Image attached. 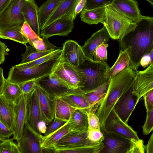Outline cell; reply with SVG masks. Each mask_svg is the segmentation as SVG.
Wrapping results in <instances>:
<instances>
[{
    "label": "cell",
    "mask_w": 153,
    "mask_h": 153,
    "mask_svg": "<svg viewBox=\"0 0 153 153\" xmlns=\"http://www.w3.org/2000/svg\"><path fill=\"white\" fill-rule=\"evenodd\" d=\"M135 22V29L118 41L121 50L126 51L130 65L136 71L142 58L153 50V18L149 16Z\"/></svg>",
    "instance_id": "obj_1"
},
{
    "label": "cell",
    "mask_w": 153,
    "mask_h": 153,
    "mask_svg": "<svg viewBox=\"0 0 153 153\" xmlns=\"http://www.w3.org/2000/svg\"><path fill=\"white\" fill-rule=\"evenodd\" d=\"M135 74V71L129 65L110 79L106 94L96 112L102 132L106 119L116 102L132 86Z\"/></svg>",
    "instance_id": "obj_2"
},
{
    "label": "cell",
    "mask_w": 153,
    "mask_h": 153,
    "mask_svg": "<svg viewBox=\"0 0 153 153\" xmlns=\"http://www.w3.org/2000/svg\"><path fill=\"white\" fill-rule=\"evenodd\" d=\"M110 68L106 62L86 60L78 67L82 77L79 88L85 93L105 83L109 79L105 75Z\"/></svg>",
    "instance_id": "obj_3"
},
{
    "label": "cell",
    "mask_w": 153,
    "mask_h": 153,
    "mask_svg": "<svg viewBox=\"0 0 153 153\" xmlns=\"http://www.w3.org/2000/svg\"><path fill=\"white\" fill-rule=\"evenodd\" d=\"M105 19L103 25L110 38L119 40L134 30L137 25L118 12L111 5L105 7Z\"/></svg>",
    "instance_id": "obj_4"
},
{
    "label": "cell",
    "mask_w": 153,
    "mask_h": 153,
    "mask_svg": "<svg viewBox=\"0 0 153 153\" xmlns=\"http://www.w3.org/2000/svg\"><path fill=\"white\" fill-rule=\"evenodd\" d=\"M51 73L60 79L70 90L80 87L82 77L78 67L64 59L61 54Z\"/></svg>",
    "instance_id": "obj_5"
},
{
    "label": "cell",
    "mask_w": 153,
    "mask_h": 153,
    "mask_svg": "<svg viewBox=\"0 0 153 153\" xmlns=\"http://www.w3.org/2000/svg\"><path fill=\"white\" fill-rule=\"evenodd\" d=\"M115 134L128 139L133 143L142 140L139 137L137 132L128 124L125 123L117 115L114 108L105 121L102 132Z\"/></svg>",
    "instance_id": "obj_6"
},
{
    "label": "cell",
    "mask_w": 153,
    "mask_h": 153,
    "mask_svg": "<svg viewBox=\"0 0 153 153\" xmlns=\"http://www.w3.org/2000/svg\"><path fill=\"white\" fill-rule=\"evenodd\" d=\"M25 0H12L0 14V31L7 28L22 27L25 22L21 12Z\"/></svg>",
    "instance_id": "obj_7"
},
{
    "label": "cell",
    "mask_w": 153,
    "mask_h": 153,
    "mask_svg": "<svg viewBox=\"0 0 153 153\" xmlns=\"http://www.w3.org/2000/svg\"><path fill=\"white\" fill-rule=\"evenodd\" d=\"M43 136L33 130L25 123L20 138L16 140L20 153H43L41 144Z\"/></svg>",
    "instance_id": "obj_8"
},
{
    "label": "cell",
    "mask_w": 153,
    "mask_h": 153,
    "mask_svg": "<svg viewBox=\"0 0 153 153\" xmlns=\"http://www.w3.org/2000/svg\"><path fill=\"white\" fill-rule=\"evenodd\" d=\"M26 123L34 131L40 134L38 129L39 123L45 121L40 107L39 98L35 88L29 94H27L26 100Z\"/></svg>",
    "instance_id": "obj_9"
},
{
    "label": "cell",
    "mask_w": 153,
    "mask_h": 153,
    "mask_svg": "<svg viewBox=\"0 0 153 153\" xmlns=\"http://www.w3.org/2000/svg\"><path fill=\"white\" fill-rule=\"evenodd\" d=\"M135 71L132 93L139 101L144 95L153 89V63L143 71Z\"/></svg>",
    "instance_id": "obj_10"
},
{
    "label": "cell",
    "mask_w": 153,
    "mask_h": 153,
    "mask_svg": "<svg viewBox=\"0 0 153 153\" xmlns=\"http://www.w3.org/2000/svg\"><path fill=\"white\" fill-rule=\"evenodd\" d=\"M104 147L100 153H130L133 142L115 134L103 132Z\"/></svg>",
    "instance_id": "obj_11"
},
{
    "label": "cell",
    "mask_w": 153,
    "mask_h": 153,
    "mask_svg": "<svg viewBox=\"0 0 153 153\" xmlns=\"http://www.w3.org/2000/svg\"><path fill=\"white\" fill-rule=\"evenodd\" d=\"M74 20L72 14L66 15L41 30V36L49 38L54 36H68L74 28Z\"/></svg>",
    "instance_id": "obj_12"
},
{
    "label": "cell",
    "mask_w": 153,
    "mask_h": 153,
    "mask_svg": "<svg viewBox=\"0 0 153 153\" xmlns=\"http://www.w3.org/2000/svg\"><path fill=\"white\" fill-rule=\"evenodd\" d=\"M132 87L118 100L114 107L117 115L125 123L139 102L137 97L132 93Z\"/></svg>",
    "instance_id": "obj_13"
},
{
    "label": "cell",
    "mask_w": 153,
    "mask_h": 153,
    "mask_svg": "<svg viewBox=\"0 0 153 153\" xmlns=\"http://www.w3.org/2000/svg\"><path fill=\"white\" fill-rule=\"evenodd\" d=\"M36 82L53 99L70 90L60 79L52 73Z\"/></svg>",
    "instance_id": "obj_14"
},
{
    "label": "cell",
    "mask_w": 153,
    "mask_h": 153,
    "mask_svg": "<svg viewBox=\"0 0 153 153\" xmlns=\"http://www.w3.org/2000/svg\"><path fill=\"white\" fill-rule=\"evenodd\" d=\"M61 55L64 59L77 67L90 59L84 55L81 46L72 40H67L63 44Z\"/></svg>",
    "instance_id": "obj_15"
},
{
    "label": "cell",
    "mask_w": 153,
    "mask_h": 153,
    "mask_svg": "<svg viewBox=\"0 0 153 153\" xmlns=\"http://www.w3.org/2000/svg\"><path fill=\"white\" fill-rule=\"evenodd\" d=\"M110 5L118 12L134 22L149 17L142 15L138 2L135 0H114Z\"/></svg>",
    "instance_id": "obj_16"
},
{
    "label": "cell",
    "mask_w": 153,
    "mask_h": 153,
    "mask_svg": "<svg viewBox=\"0 0 153 153\" xmlns=\"http://www.w3.org/2000/svg\"><path fill=\"white\" fill-rule=\"evenodd\" d=\"M85 93L79 88L71 90L60 95L58 97L76 109L82 110L87 113L92 108L87 100Z\"/></svg>",
    "instance_id": "obj_17"
},
{
    "label": "cell",
    "mask_w": 153,
    "mask_h": 153,
    "mask_svg": "<svg viewBox=\"0 0 153 153\" xmlns=\"http://www.w3.org/2000/svg\"><path fill=\"white\" fill-rule=\"evenodd\" d=\"M110 38L109 34L104 26L100 30L93 34L81 46L85 56L90 60H94V52L97 48L103 43H107Z\"/></svg>",
    "instance_id": "obj_18"
},
{
    "label": "cell",
    "mask_w": 153,
    "mask_h": 153,
    "mask_svg": "<svg viewBox=\"0 0 153 153\" xmlns=\"http://www.w3.org/2000/svg\"><path fill=\"white\" fill-rule=\"evenodd\" d=\"M38 9L34 0H25L21 7V12L25 21L39 37L42 38L39 20Z\"/></svg>",
    "instance_id": "obj_19"
},
{
    "label": "cell",
    "mask_w": 153,
    "mask_h": 153,
    "mask_svg": "<svg viewBox=\"0 0 153 153\" xmlns=\"http://www.w3.org/2000/svg\"><path fill=\"white\" fill-rule=\"evenodd\" d=\"M88 131L82 132L70 131L55 144L53 150L58 148L97 144L92 142L88 139Z\"/></svg>",
    "instance_id": "obj_20"
},
{
    "label": "cell",
    "mask_w": 153,
    "mask_h": 153,
    "mask_svg": "<svg viewBox=\"0 0 153 153\" xmlns=\"http://www.w3.org/2000/svg\"><path fill=\"white\" fill-rule=\"evenodd\" d=\"M35 88L42 114L48 125L54 118L55 99L51 98L36 82Z\"/></svg>",
    "instance_id": "obj_21"
},
{
    "label": "cell",
    "mask_w": 153,
    "mask_h": 153,
    "mask_svg": "<svg viewBox=\"0 0 153 153\" xmlns=\"http://www.w3.org/2000/svg\"><path fill=\"white\" fill-rule=\"evenodd\" d=\"M79 0H62L40 27V30L66 15L72 14L73 18L74 11Z\"/></svg>",
    "instance_id": "obj_22"
},
{
    "label": "cell",
    "mask_w": 153,
    "mask_h": 153,
    "mask_svg": "<svg viewBox=\"0 0 153 153\" xmlns=\"http://www.w3.org/2000/svg\"><path fill=\"white\" fill-rule=\"evenodd\" d=\"M15 105L0 95V120L13 132L15 128Z\"/></svg>",
    "instance_id": "obj_23"
},
{
    "label": "cell",
    "mask_w": 153,
    "mask_h": 153,
    "mask_svg": "<svg viewBox=\"0 0 153 153\" xmlns=\"http://www.w3.org/2000/svg\"><path fill=\"white\" fill-rule=\"evenodd\" d=\"M27 94H22L15 107V128L13 138L16 140L22 135L26 121V100Z\"/></svg>",
    "instance_id": "obj_24"
},
{
    "label": "cell",
    "mask_w": 153,
    "mask_h": 153,
    "mask_svg": "<svg viewBox=\"0 0 153 153\" xmlns=\"http://www.w3.org/2000/svg\"><path fill=\"white\" fill-rule=\"evenodd\" d=\"M70 130L68 121L64 125L48 136L43 135L41 144L44 152L51 153L55 144Z\"/></svg>",
    "instance_id": "obj_25"
},
{
    "label": "cell",
    "mask_w": 153,
    "mask_h": 153,
    "mask_svg": "<svg viewBox=\"0 0 153 153\" xmlns=\"http://www.w3.org/2000/svg\"><path fill=\"white\" fill-rule=\"evenodd\" d=\"M105 16V7H102L91 9L84 8L80 13V17L81 21L89 25L101 23L104 25Z\"/></svg>",
    "instance_id": "obj_26"
},
{
    "label": "cell",
    "mask_w": 153,
    "mask_h": 153,
    "mask_svg": "<svg viewBox=\"0 0 153 153\" xmlns=\"http://www.w3.org/2000/svg\"><path fill=\"white\" fill-rule=\"evenodd\" d=\"M87 114L79 109H76L72 113L68 120L70 131L82 132L88 130Z\"/></svg>",
    "instance_id": "obj_27"
},
{
    "label": "cell",
    "mask_w": 153,
    "mask_h": 153,
    "mask_svg": "<svg viewBox=\"0 0 153 153\" xmlns=\"http://www.w3.org/2000/svg\"><path fill=\"white\" fill-rule=\"evenodd\" d=\"M104 147V144L102 142L97 144L56 148L52 150V153H100Z\"/></svg>",
    "instance_id": "obj_28"
},
{
    "label": "cell",
    "mask_w": 153,
    "mask_h": 153,
    "mask_svg": "<svg viewBox=\"0 0 153 153\" xmlns=\"http://www.w3.org/2000/svg\"><path fill=\"white\" fill-rule=\"evenodd\" d=\"M110 82L109 79L104 84L88 92L85 96L91 105L92 111L96 112L98 106L105 95Z\"/></svg>",
    "instance_id": "obj_29"
},
{
    "label": "cell",
    "mask_w": 153,
    "mask_h": 153,
    "mask_svg": "<svg viewBox=\"0 0 153 153\" xmlns=\"http://www.w3.org/2000/svg\"><path fill=\"white\" fill-rule=\"evenodd\" d=\"M130 64V58L126 50H120L116 61L107 70L106 77L108 79L113 78Z\"/></svg>",
    "instance_id": "obj_30"
},
{
    "label": "cell",
    "mask_w": 153,
    "mask_h": 153,
    "mask_svg": "<svg viewBox=\"0 0 153 153\" xmlns=\"http://www.w3.org/2000/svg\"><path fill=\"white\" fill-rule=\"evenodd\" d=\"M22 94L19 85L10 82L5 79L2 95L6 99L16 105Z\"/></svg>",
    "instance_id": "obj_31"
},
{
    "label": "cell",
    "mask_w": 153,
    "mask_h": 153,
    "mask_svg": "<svg viewBox=\"0 0 153 153\" xmlns=\"http://www.w3.org/2000/svg\"><path fill=\"white\" fill-rule=\"evenodd\" d=\"M76 109L58 97L55 99L54 118L68 121Z\"/></svg>",
    "instance_id": "obj_32"
},
{
    "label": "cell",
    "mask_w": 153,
    "mask_h": 153,
    "mask_svg": "<svg viewBox=\"0 0 153 153\" xmlns=\"http://www.w3.org/2000/svg\"><path fill=\"white\" fill-rule=\"evenodd\" d=\"M21 28L16 27L6 28L0 31V38L12 40L25 45L28 41L22 33Z\"/></svg>",
    "instance_id": "obj_33"
},
{
    "label": "cell",
    "mask_w": 153,
    "mask_h": 153,
    "mask_svg": "<svg viewBox=\"0 0 153 153\" xmlns=\"http://www.w3.org/2000/svg\"><path fill=\"white\" fill-rule=\"evenodd\" d=\"M62 0H47L38 9L40 27Z\"/></svg>",
    "instance_id": "obj_34"
},
{
    "label": "cell",
    "mask_w": 153,
    "mask_h": 153,
    "mask_svg": "<svg viewBox=\"0 0 153 153\" xmlns=\"http://www.w3.org/2000/svg\"><path fill=\"white\" fill-rule=\"evenodd\" d=\"M62 49H59L44 56L32 61L24 64H19L16 65L23 68H31L41 65L45 63L54 60L59 58L60 56Z\"/></svg>",
    "instance_id": "obj_35"
},
{
    "label": "cell",
    "mask_w": 153,
    "mask_h": 153,
    "mask_svg": "<svg viewBox=\"0 0 153 153\" xmlns=\"http://www.w3.org/2000/svg\"><path fill=\"white\" fill-rule=\"evenodd\" d=\"M25 46L26 51L25 53L22 55V62L20 63L21 64L32 61L53 51H40L31 45L27 46L26 45Z\"/></svg>",
    "instance_id": "obj_36"
},
{
    "label": "cell",
    "mask_w": 153,
    "mask_h": 153,
    "mask_svg": "<svg viewBox=\"0 0 153 153\" xmlns=\"http://www.w3.org/2000/svg\"><path fill=\"white\" fill-rule=\"evenodd\" d=\"M33 45L37 50L42 52L54 51L62 49V47H57L53 45L49 42L48 38H45L35 40L33 42Z\"/></svg>",
    "instance_id": "obj_37"
},
{
    "label": "cell",
    "mask_w": 153,
    "mask_h": 153,
    "mask_svg": "<svg viewBox=\"0 0 153 153\" xmlns=\"http://www.w3.org/2000/svg\"><path fill=\"white\" fill-rule=\"evenodd\" d=\"M21 31L22 34L27 39L30 45L32 46L33 42L34 41L42 38L39 37L36 34L25 21L21 27Z\"/></svg>",
    "instance_id": "obj_38"
},
{
    "label": "cell",
    "mask_w": 153,
    "mask_h": 153,
    "mask_svg": "<svg viewBox=\"0 0 153 153\" xmlns=\"http://www.w3.org/2000/svg\"><path fill=\"white\" fill-rule=\"evenodd\" d=\"M13 138L4 140L1 145V153H20Z\"/></svg>",
    "instance_id": "obj_39"
},
{
    "label": "cell",
    "mask_w": 153,
    "mask_h": 153,
    "mask_svg": "<svg viewBox=\"0 0 153 153\" xmlns=\"http://www.w3.org/2000/svg\"><path fill=\"white\" fill-rule=\"evenodd\" d=\"M108 44L103 43L96 49L94 54V60L97 62H106L107 59Z\"/></svg>",
    "instance_id": "obj_40"
},
{
    "label": "cell",
    "mask_w": 153,
    "mask_h": 153,
    "mask_svg": "<svg viewBox=\"0 0 153 153\" xmlns=\"http://www.w3.org/2000/svg\"><path fill=\"white\" fill-rule=\"evenodd\" d=\"M146 117L144 125L143 126V133L144 135L149 134L153 130V108L146 109Z\"/></svg>",
    "instance_id": "obj_41"
},
{
    "label": "cell",
    "mask_w": 153,
    "mask_h": 153,
    "mask_svg": "<svg viewBox=\"0 0 153 153\" xmlns=\"http://www.w3.org/2000/svg\"><path fill=\"white\" fill-rule=\"evenodd\" d=\"M68 121L54 118L47 126L46 130L44 136H46L53 133L64 125Z\"/></svg>",
    "instance_id": "obj_42"
},
{
    "label": "cell",
    "mask_w": 153,
    "mask_h": 153,
    "mask_svg": "<svg viewBox=\"0 0 153 153\" xmlns=\"http://www.w3.org/2000/svg\"><path fill=\"white\" fill-rule=\"evenodd\" d=\"M88 127V130L94 129L101 130L99 119L96 112L91 111L87 114Z\"/></svg>",
    "instance_id": "obj_43"
},
{
    "label": "cell",
    "mask_w": 153,
    "mask_h": 153,
    "mask_svg": "<svg viewBox=\"0 0 153 153\" xmlns=\"http://www.w3.org/2000/svg\"><path fill=\"white\" fill-rule=\"evenodd\" d=\"M114 0H86L84 8L91 9L110 5Z\"/></svg>",
    "instance_id": "obj_44"
},
{
    "label": "cell",
    "mask_w": 153,
    "mask_h": 153,
    "mask_svg": "<svg viewBox=\"0 0 153 153\" xmlns=\"http://www.w3.org/2000/svg\"><path fill=\"white\" fill-rule=\"evenodd\" d=\"M88 138L91 142L96 144L102 142L104 139L103 134L101 131L94 129L88 130Z\"/></svg>",
    "instance_id": "obj_45"
},
{
    "label": "cell",
    "mask_w": 153,
    "mask_h": 153,
    "mask_svg": "<svg viewBox=\"0 0 153 153\" xmlns=\"http://www.w3.org/2000/svg\"><path fill=\"white\" fill-rule=\"evenodd\" d=\"M23 94H27L35 87L36 81L30 80L19 85Z\"/></svg>",
    "instance_id": "obj_46"
},
{
    "label": "cell",
    "mask_w": 153,
    "mask_h": 153,
    "mask_svg": "<svg viewBox=\"0 0 153 153\" xmlns=\"http://www.w3.org/2000/svg\"><path fill=\"white\" fill-rule=\"evenodd\" d=\"M14 132L8 128L0 120V137L3 140L10 138Z\"/></svg>",
    "instance_id": "obj_47"
},
{
    "label": "cell",
    "mask_w": 153,
    "mask_h": 153,
    "mask_svg": "<svg viewBox=\"0 0 153 153\" xmlns=\"http://www.w3.org/2000/svg\"><path fill=\"white\" fill-rule=\"evenodd\" d=\"M146 109H150L153 108V89L143 96Z\"/></svg>",
    "instance_id": "obj_48"
},
{
    "label": "cell",
    "mask_w": 153,
    "mask_h": 153,
    "mask_svg": "<svg viewBox=\"0 0 153 153\" xmlns=\"http://www.w3.org/2000/svg\"><path fill=\"white\" fill-rule=\"evenodd\" d=\"M86 0H79L76 6L73 14L74 20L76 16L79 14L85 7Z\"/></svg>",
    "instance_id": "obj_49"
},
{
    "label": "cell",
    "mask_w": 153,
    "mask_h": 153,
    "mask_svg": "<svg viewBox=\"0 0 153 153\" xmlns=\"http://www.w3.org/2000/svg\"><path fill=\"white\" fill-rule=\"evenodd\" d=\"M152 63H153V62L152 61L149 55H148L144 56L142 58L140 62V65L144 68H145Z\"/></svg>",
    "instance_id": "obj_50"
},
{
    "label": "cell",
    "mask_w": 153,
    "mask_h": 153,
    "mask_svg": "<svg viewBox=\"0 0 153 153\" xmlns=\"http://www.w3.org/2000/svg\"><path fill=\"white\" fill-rule=\"evenodd\" d=\"M146 153H153V134H152L148 143L145 147Z\"/></svg>",
    "instance_id": "obj_51"
},
{
    "label": "cell",
    "mask_w": 153,
    "mask_h": 153,
    "mask_svg": "<svg viewBox=\"0 0 153 153\" xmlns=\"http://www.w3.org/2000/svg\"><path fill=\"white\" fill-rule=\"evenodd\" d=\"M7 46L0 40V58L5 59V56L7 55Z\"/></svg>",
    "instance_id": "obj_52"
},
{
    "label": "cell",
    "mask_w": 153,
    "mask_h": 153,
    "mask_svg": "<svg viewBox=\"0 0 153 153\" xmlns=\"http://www.w3.org/2000/svg\"><path fill=\"white\" fill-rule=\"evenodd\" d=\"M47 125L44 121L39 122L38 125V129L40 134H44L46 131Z\"/></svg>",
    "instance_id": "obj_53"
},
{
    "label": "cell",
    "mask_w": 153,
    "mask_h": 153,
    "mask_svg": "<svg viewBox=\"0 0 153 153\" xmlns=\"http://www.w3.org/2000/svg\"><path fill=\"white\" fill-rule=\"evenodd\" d=\"M3 69L0 67V95L2 94V91L4 82Z\"/></svg>",
    "instance_id": "obj_54"
},
{
    "label": "cell",
    "mask_w": 153,
    "mask_h": 153,
    "mask_svg": "<svg viewBox=\"0 0 153 153\" xmlns=\"http://www.w3.org/2000/svg\"><path fill=\"white\" fill-rule=\"evenodd\" d=\"M12 0H0V14Z\"/></svg>",
    "instance_id": "obj_55"
},
{
    "label": "cell",
    "mask_w": 153,
    "mask_h": 153,
    "mask_svg": "<svg viewBox=\"0 0 153 153\" xmlns=\"http://www.w3.org/2000/svg\"><path fill=\"white\" fill-rule=\"evenodd\" d=\"M4 140L0 137V153H1V145Z\"/></svg>",
    "instance_id": "obj_56"
},
{
    "label": "cell",
    "mask_w": 153,
    "mask_h": 153,
    "mask_svg": "<svg viewBox=\"0 0 153 153\" xmlns=\"http://www.w3.org/2000/svg\"><path fill=\"white\" fill-rule=\"evenodd\" d=\"M149 2L151 4V5L153 6V0H145Z\"/></svg>",
    "instance_id": "obj_57"
},
{
    "label": "cell",
    "mask_w": 153,
    "mask_h": 153,
    "mask_svg": "<svg viewBox=\"0 0 153 153\" xmlns=\"http://www.w3.org/2000/svg\"><path fill=\"white\" fill-rule=\"evenodd\" d=\"M5 60V58H0V65L1 64L3 63Z\"/></svg>",
    "instance_id": "obj_58"
}]
</instances>
